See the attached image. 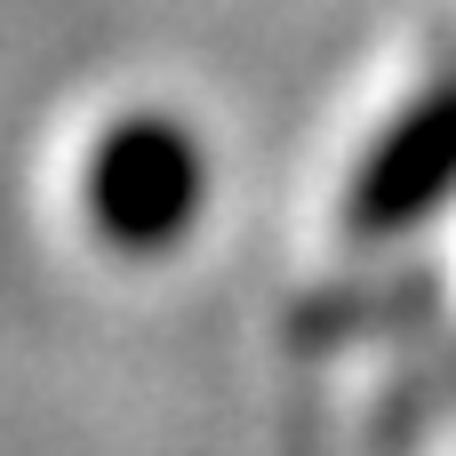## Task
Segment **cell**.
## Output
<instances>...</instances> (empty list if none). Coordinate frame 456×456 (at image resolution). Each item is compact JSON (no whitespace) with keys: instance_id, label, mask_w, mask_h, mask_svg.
Segmentation results:
<instances>
[{"instance_id":"cell-1","label":"cell","mask_w":456,"mask_h":456,"mask_svg":"<svg viewBox=\"0 0 456 456\" xmlns=\"http://www.w3.org/2000/svg\"><path fill=\"white\" fill-rule=\"evenodd\" d=\"M200 200H208V160L176 112H120L80 160V208H88L96 240H112L128 256L184 240Z\"/></svg>"}]
</instances>
